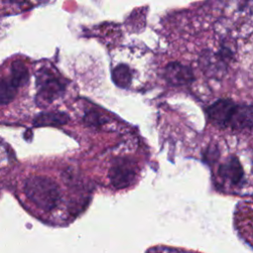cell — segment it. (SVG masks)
I'll use <instances>...</instances> for the list:
<instances>
[{
	"instance_id": "cell-2",
	"label": "cell",
	"mask_w": 253,
	"mask_h": 253,
	"mask_svg": "<svg viewBox=\"0 0 253 253\" xmlns=\"http://www.w3.org/2000/svg\"><path fill=\"white\" fill-rule=\"evenodd\" d=\"M37 88V103L40 106H45L61 96L65 86L53 72L44 68L38 72Z\"/></svg>"
},
{
	"instance_id": "cell-4",
	"label": "cell",
	"mask_w": 253,
	"mask_h": 253,
	"mask_svg": "<svg viewBox=\"0 0 253 253\" xmlns=\"http://www.w3.org/2000/svg\"><path fill=\"white\" fill-rule=\"evenodd\" d=\"M135 177L134 166L126 159H119L110 170V179L112 184L117 188L129 186Z\"/></svg>"
},
{
	"instance_id": "cell-9",
	"label": "cell",
	"mask_w": 253,
	"mask_h": 253,
	"mask_svg": "<svg viewBox=\"0 0 253 253\" xmlns=\"http://www.w3.org/2000/svg\"><path fill=\"white\" fill-rule=\"evenodd\" d=\"M68 121V118L63 113L51 112V113H42L40 114L34 121L36 126H59L63 125Z\"/></svg>"
},
{
	"instance_id": "cell-8",
	"label": "cell",
	"mask_w": 253,
	"mask_h": 253,
	"mask_svg": "<svg viewBox=\"0 0 253 253\" xmlns=\"http://www.w3.org/2000/svg\"><path fill=\"white\" fill-rule=\"evenodd\" d=\"M228 126L234 128H250L252 126V108L251 106L240 105L235 107V110L230 118Z\"/></svg>"
},
{
	"instance_id": "cell-7",
	"label": "cell",
	"mask_w": 253,
	"mask_h": 253,
	"mask_svg": "<svg viewBox=\"0 0 253 253\" xmlns=\"http://www.w3.org/2000/svg\"><path fill=\"white\" fill-rule=\"evenodd\" d=\"M221 178L228 181L231 185H238L244 176L243 169L235 158H230L227 162L223 163L219 168Z\"/></svg>"
},
{
	"instance_id": "cell-6",
	"label": "cell",
	"mask_w": 253,
	"mask_h": 253,
	"mask_svg": "<svg viewBox=\"0 0 253 253\" xmlns=\"http://www.w3.org/2000/svg\"><path fill=\"white\" fill-rule=\"evenodd\" d=\"M165 77L172 85H186L194 80L192 69L179 62H171L165 68Z\"/></svg>"
},
{
	"instance_id": "cell-1",
	"label": "cell",
	"mask_w": 253,
	"mask_h": 253,
	"mask_svg": "<svg viewBox=\"0 0 253 253\" xmlns=\"http://www.w3.org/2000/svg\"><path fill=\"white\" fill-rule=\"evenodd\" d=\"M27 198L42 211L53 210L60 199L57 184L50 178L44 176H31L24 186Z\"/></svg>"
},
{
	"instance_id": "cell-10",
	"label": "cell",
	"mask_w": 253,
	"mask_h": 253,
	"mask_svg": "<svg viewBox=\"0 0 253 253\" xmlns=\"http://www.w3.org/2000/svg\"><path fill=\"white\" fill-rule=\"evenodd\" d=\"M112 79L117 86L127 88L132 79L131 70L126 64H119L112 70Z\"/></svg>"
},
{
	"instance_id": "cell-5",
	"label": "cell",
	"mask_w": 253,
	"mask_h": 253,
	"mask_svg": "<svg viewBox=\"0 0 253 253\" xmlns=\"http://www.w3.org/2000/svg\"><path fill=\"white\" fill-rule=\"evenodd\" d=\"M235 107L236 105L231 100H218L208 109L209 118L214 125L218 126H228L230 118L235 110Z\"/></svg>"
},
{
	"instance_id": "cell-3",
	"label": "cell",
	"mask_w": 253,
	"mask_h": 253,
	"mask_svg": "<svg viewBox=\"0 0 253 253\" xmlns=\"http://www.w3.org/2000/svg\"><path fill=\"white\" fill-rule=\"evenodd\" d=\"M230 56L231 51L227 47H222L217 53L206 52L201 58V65L208 74L220 77L226 70V62Z\"/></svg>"
},
{
	"instance_id": "cell-12",
	"label": "cell",
	"mask_w": 253,
	"mask_h": 253,
	"mask_svg": "<svg viewBox=\"0 0 253 253\" xmlns=\"http://www.w3.org/2000/svg\"><path fill=\"white\" fill-rule=\"evenodd\" d=\"M9 77L18 87H21L28 82L29 71L23 62L15 61L11 66V74Z\"/></svg>"
},
{
	"instance_id": "cell-11",
	"label": "cell",
	"mask_w": 253,
	"mask_h": 253,
	"mask_svg": "<svg viewBox=\"0 0 253 253\" xmlns=\"http://www.w3.org/2000/svg\"><path fill=\"white\" fill-rule=\"evenodd\" d=\"M18 88L10 77L2 78L0 80V104L10 103L15 98Z\"/></svg>"
}]
</instances>
